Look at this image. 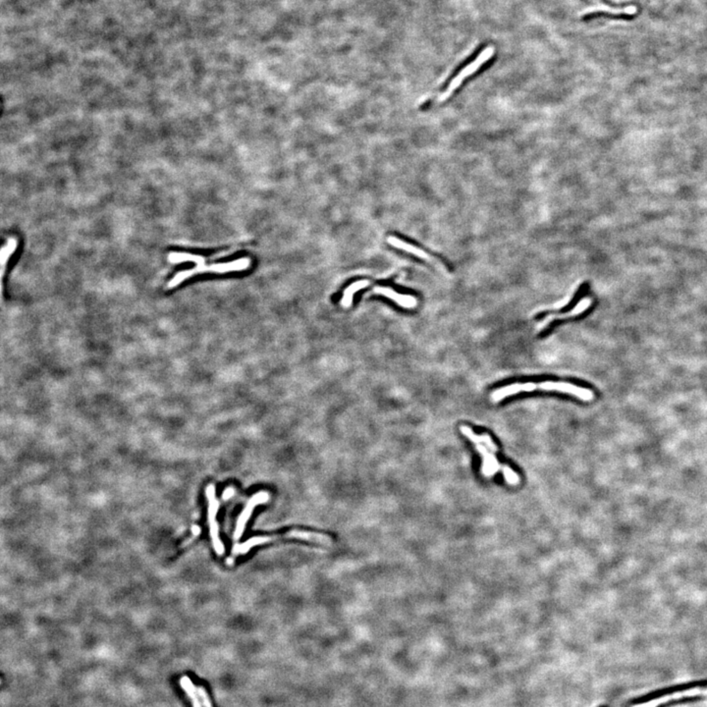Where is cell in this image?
<instances>
[{
	"instance_id": "obj_4",
	"label": "cell",
	"mask_w": 707,
	"mask_h": 707,
	"mask_svg": "<svg viewBox=\"0 0 707 707\" xmlns=\"http://www.w3.org/2000/svg\"><path fill=\"white\" fill-rule=\"evenodd\" d=\"M251 264L250 259L248 257H242L234 262H224V264H216L212 265L200 264L197 265V267L191 271L179 272L178 274L170 282H169V288L175 287V286L180 284L181 282L189 278L190 276H195L197 273H202V272H216V273H226V272L231 271H245V269H249Z\"/></svg>"
},
{
	"instance_id": "obj_5",
	"label": "cell",
	"mask_w": 707,
	"mask_h": 707,
	"mask_svg": "<svg viewBox=\"0 0 707 707\" xmlns=\"http://www.w3.org/2000/svg\"><path fill=\"white\" fill-rule=\"evenodd\" d=\"M493 54V47H487L486 49L482 50L481 54H479V56H477L474 61L470 62V63L468 64L467 66H465L464 68H463L462 70H461L460 72H459L457 75L452 79V81H451L450 84H449L447 90H446L445 92L439 97V102H444V100H448L449 97L452 95L453 93L455 92L456 90H458L459 87L462 85V83L464 82L466 79L470 77V76L474 75L479 69H481L482 67L486 64V62L491 61Z\"/></svg>"
},
{
	"instance_id": "obj_2",
	"label": "cell",
	"mask_w": 707,
	"mask_h": 707,
	"mask_svg": "<svg viewBox=\"0 0 707 707\" xmlns=\"http://www.w3.org/2000/svg\"><path fill=\"white\" fill-rule=\"evenodd\" d=\"M537 389L569 394V395L575 396V397L579 398L580 400L585 401V402H591L594 399V393L592 392L591 389L575 386L574 384L569 383V382L543 381L539 382V383H534V382L513 383L510 384V386L501 387V388L492 392L491 400L494 403H498L499 401L503 400V399L510 397V396L517 395V394L522 392H532V391L537 390Z\"/></svg>"
},
{
	"instance_id": "obj_13",
	"label": "cell",
	"mask_w": 707,
	"mask_h": 707,
	"mask_svg": "<svg viewBox=\"0 0 707 707\" xmlns=\"http://www.w3.org/2000/svg\"><path fill=\"white\" fill-rule=\"evenodd\" d=\"M180 685L184 692H186V694H187L189 699H190L191 702H192L193 707H202V704L200 702V697L198 694V688H196L195 685L193 684L192 680L187 677V676H184L180 679Z\"/></svg>"
},
{
	"instance_id": "obj_12",
	"label": "cell",
	"mask_w": 707,
	"mask_h": 707,
	"mask_svg": "<svg viewBox=\"0 0 707 707\" xmlns=\"http://www.w3.org/2000/svg\"><path fill=\"white\" fill-rule=\"evenodd\" d=\"M370 282L367 280H360L355 282V283L351 284L350 286L345 291H344L343 298L341 300V305L343 308L347 309L351 307L353 302L354 295L358 292V291L362 290L369 286Z\"/></svg>"
},
{
	"instance_id": "obj_8",
	"label": "cell",
	"mask_w": 707,
	"mask_h": 707,
	"mask_svg": "<svg viewBox=\"0 0 707 707\" xmlns=\"http://www.w3.org/2000/svg\"><path fill=\"white\" fill-rule=\"evenodd\" d=\"M374 292L390 299L404 309H414L418 305V300L414 296L403 295L389 287H376L374 289Z\"/></svg>"
},
{
	"instance_id": "obj_3",
	"label": "cell",
	"mask_w": 707,
	"mask_h": 707,
	"mask_svg": "<svg viewBox=\"0 0 707 707\" xmlns=\"http://www.w3.org/2000/svg\"><path fill=\"white\" fill-rule=\"evenodd\" d=\"M304 539V541H309L312 542H317V543L321 544H329L331 543V539L328 537L324 536V534H315V532H304V530H290V532H285L282 534H273L271 537H255L252 539H248L247 541L244 542L241 546H238L234 548V553L236 554H246L249 553L251 548L257 546H262V544L269 543V542L278 541V539Z\"/></svg>"
},
{
	"instance_id": "obj_9",
	"label": "cell",
	"mask_w": 707,
	"mask_h": 707,
	"mask_svg": "<svg viewBox=\"0 0 707 707\" xmlns=\"http://www.w3.org/2000/svg\"><path fill=\"white\" fill-rule=\"evenodd\" d=\"M591 304H592V299L587 297L582 299V301H580V302L578 303V305H575L574 309L570 310L569 312H566V314L548 315V317H547L546 319H544L543 322H542L541 326H539V331H543L544 328H546V327L548 326L549 324H551V322L555 321V319H569V317H577V315L582 314V312H586V310L589 309V307H591Z\"/></svg>"
},
{
	"instance_id": "obj_11",
	"label": "cell",
	"mask_w": 707,
	"mask_h": 707,
	"mask_svg": "<svg viewBox=\"0 0 707 707\" xmlns=\"http://www.w3.org/2000/svg\"><path fill=\"white\" fill-rule=\"evenodd\" d=\"M635 13H637V7L630 6L629 8L626 9V10L623 12H609L603 10L589 12V13L587 14L586 18H592V17H609V18L615 19H630L634 17Z\"/></svg>"
},
{
	"instance_id": "obj_6",
	"label": "cell",
	"mask_w": 707,
	"mask_h": 707,
	"mask_svg": "<svg viewBox=\"0 0 707 707\" xmlns=\"http://www.w3.org/2000/svg\"><path fill=\"white\" fill-rule=\"evenodd\" d=\"M207 499H209V523L210 527V536H212V543L214 549L219 555H223L224 546L219 536V525L216 523V513L219 510V501L216 498V488L214 486H209L207 489Z\"/></svg>"
},
{
	"instance_id": "obj_1",
	"label": "cell",
	"mask_w": 707,
	"mask_h": 707,
	"mask_svg": "<svg viewBox=\"0 0 707 707\" xmlns=\"http://www.w3.org/2000/svg\"><path fill=\"white\" fill-rule=\"evenodd\" d=\"M460 431L463 436L467 437L475 445L477 452L482 456V472L486 477H491L498 474L499 470L502 472L505 481L511 486H517L520 482V477L514 470L506 465H500L496 457L498 446L489 434L477 436L470 427L462 426Z\"/></svg>"
},
{
	"instance_id": "obj_10",
	"label": "cell",
	"mask_w": 707,
	"mask_h": 707,
	"mask_svg": "<svg viewBox=\"0 0 707 707\" xmlns=\"http://www.w3.org/2000/svg\"><path fill=\"white\" fill-rule=\"evenodd\" d=\"M387 241H388V243L390 244L392 247L396 248V249L405 251L406 253H409V254L415 255V257H419V259L427 260V262H434V259H431V255L424 252V250L420 249V248L412 245V244L405 242V241L401 240V239L399 238L393 237V236L387 239Z\"/></svg>"
},
{
	"instance_id": "obj_14",
	"label": "cell",
	"mask_w": 707,
	"mask_h": 707,
	"mask_svg": "<svg viewBox=\"0 0 707 707\" xmlns=\"http://www.w3.org/2000/svg\"><path fill=\"white\" fill-rule=\"evenodd\" d=\"M198 694H199L200 699H202L204 707H212V701H210L209 694H207L205 688H198Z\"/></svg>"
},
{
	"instance_id": "obj_7",
	"label": "cell",
	"mask_w": 707,
	"mask_h": 707,
	"mask_svg": "<svg viewBox=\"0 0 707 707\" xmlns=\"http://www.w3.org/2000/svg\"><path fill=\"white\" fill-rule=\"evenodd\" d=\"M269 500V494L267 492H259L255 494L250 499L249 502L246 505L245 509L242 512V514L239 517L237 525H236L235 534H234V539L236 541H239L242 537L244 530L246 529V525H247L248 521H249L251 516L253 514V511L260 504H264Z\"/></svg>"
}]
</instances>
